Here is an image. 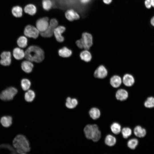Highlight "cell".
<instances>
[{"label":"cell","instance_id":"obj_13","mask_svg":"<svg viewBox=\"0 0 154 154\" xmlns=\"http://www.w3.org/2000/svg\"><path fill=\"white\" fill-rule=\"evenodd\" d=\"M133 130L134 135L138 138L144 137L146 136L147 133L145 129L139 125L135 126Z\"/></svg>","mask_w":154,"mask_h":154},{"label":"cell","instance_id":"obj_33","mask_svg":"<svg viewBox=\"0 0 154 154\" xmlns=\"http://www.w3.org/2000/svg\"><path fill=\"white\" fill-rule=\"evenodd\" d=\"M21 85L22 89L24 90H28L30 87L31 82L28 79L24 78L21 81Z\"/></svg>","mask_w":154,"mask_h":154},{"label":"cell","instance_id":"obj_38","mask_svg":"<svg viewBox=\"0 0 154 154\" xmlns=\"http://www.w3.org/2000/svg\"><path fill=\"white\" fill-rule=\"evenodd\" d=\"M112 0H103L104 2L106 4H109L112 1Z\"/></svg>","mask_w":154,"mask_h":154},{"label":"cell","instance_id":"obj_31","mask_svg":"<svg viewBox=\"0 0 154 154\" xmlns=\"http://www.w3.org/2000/svg\"><path fill=\"white\" fill-rule=\"evenodd\" d=\"M17 45L20 47L25 48L27 45V39L25 36H21L17 40Z\"/></svg>","mask_w":154,"mask_h":154},{"label":"cell","instance_id":"obj_19","mask_svg":"<svg viewBox=\"0 0 154 154\" xmlns=\"http://www.w3.org/2000/svg\"><path fill=\"white\" fill-rule=\"evenodd\" d=\"M33 67V64L31 62L27 60L23 61L21 64V67L22 70L27 73L31 72Z\"/></svg>","mask_w":154,"mask_h":154},{"label":"cell","instance_id":"obj_21","mask_svg":"<svg viewBox=\"0 0 154 154\" xmlns=\"http://www.w3.org/2000/svg\"><path fill=\"white\" fill-rule=\"evenodd\" d=\"M78 101L76 99L72 98L70 97H68L66 100L65 105L67 108L72 109L75 108L78 106Z\"/></svg>","mask_w":154,"mask_h":154},{"label":"cell","instance_id":"obj_28","mask_svg":"<svg viewBox=\"0 0 154 154\" xmlns=\"http://www.w3.org/2000/svg\"><path fill=\"white\" fill-rule=\"evenodd\" d=\"M35 96V92L32 90H29L25 94V100L28 102H31L34 99Z\"/></svg>","mask_w":154,"mask_h":154},{"label":"cell","instance_id":"obj_26","mask_svg":"<svg viewBox=\"0 0 154 154\" xmlns=\"http://www.w3.org/2000/svg\"><path fill=\"white\" fill-rule=\"evenodd\" d=\"M58 54L62 57L67 58L71 55L72 52L70 49L66 47H64L59 50Z\"/></svg>","mask_w":154,"mask_h":154},{"label":"cell","instance_id":"obj_23","mask_svg":"<svg viewBox=\"0 0 154 154\" xmlns=\"http://www.w3.org/2000/svg\"><path fill=\"white\" fill-rule=\"evenodd\" d=\"M13 55L15 59L20 60L25 56V52L23 50L19 48H15L13 50Z\"/></svg>","mask_w":154,"mask_h":154},{"label":"cell","instance_id":"obj_36","mask_svg":"<svg viewBox=\"0 0 154 154\" xmlns=\"http://www.w3.org/2000/svg\"><path fill=\"white\" fill-rule=\"evenodd\" d=\"M58 24V22L57 20L54 18L51 19L49 23V25L55 28Z\"/></svg>","mask_w":154,"mask_h":154},{"label":"cell","instance_id":"obj_4","mask_svg":"<svg viewBox=\"0 0 154 154\" xmlns=\"http://www.w3.org/2000/svg\"><path fill=\"white\" fill-rule=\"evenodd\" d=\"M77 46L80 49L89 50L93 45V38L90 33L85 32L82 33V37L76 42Z\"/></svg>","mask_w":154,"mask_h":154},{"label":"cell","instance_id":"obj_15","mask_svg":"<svg viewBox=\"0 0 154 154\" xmlns=\"http://www.w3.org/2000/svg\"><path fill=\"white\" fill-rule=\"evenodd\" d=\"M110 84L113 88H116L119 87L122 83V79L118 75H114L110 79Z\"/></svg>","mask_w":154,"mask_h":154},{"label":"cell","instance_id":"obj_17","mask_svg":"<svg viewBox=\"0 0 154 154\" xmlns=\"http://www.w3.org/2000/svg\"><path fill=\"white\" fill-rule=\"evenodd\" d=\"M65 16L66 19L70 21L78 19L80 17L78 14L72 9H68L66 12Z\"/></svg>","mask_w":154,"mask_h":154},{"label":"cell","instance_id":"obj_25","mask_svg":"<svg viewBox=\"0 0 154 154\" xmlns=\"http://www.w3.org/2000/svg\"><path fill=\"white\" fill-rule=\"evenodd\" d=\"M24 11L26 13L30 15H33L36 13L37 8L35 5L32 4H29L25 7Z\"/></svg>","mask_w":154,"mask_h":154},{"label":"cell","instance_id":"obj_24","mask_svg":"<svg viewBox=\"0 0 154 154\" xmlns=\"http://www.w3.org/2000/svg\"><path fill=\"white\" fill-rule=\"evenodd\" d=\"M120 134L123 138L127 139L132 135V130L128 127H123L122 128Z\"/></svg>","mask_w":154,"mask_h":154},{"label":"cell","instance_id":"obj_27","mask_svg":"<svg viewBox=\"0 0 154 154\" xmlns=\"http://www.w3.org/2000/svg\"><path fill=\"white\" fill-rule=\"evenodd\" d=\"M12 119L10 116H4L2 117L0 119V122L4 127H7L12 124Z\"/></svg>","mask_w":154,"mask_h":154},{"label":"cell","instance_id":"obj_6","mask_svg":"<svg viewBox=\"0 0 154 154\" xmlns=\"http://www.w3.org/2000/svg\"><path fill=\"white\" fill-rule=\"evenodd\" d=\"M39 32L37 28L33 25H28L25 27L24 33L27 37L35 39L38 37Z\"/></svg>","mask_w":154,"mask_h":154},{"label":"cell","instance_id":"obj_22","mask_svg":"<svg viewBox=\"0 0 154 154\" xmlns=\"http://www.w3.org/2000/svg\"><path fill=\"white\" fill-rule=\"evenodd\" d=\"M139 144V141L136 138H131L128 139L127 142V147L130 149L134 150L137 148Z\"/></svg>","mask_w":154,"mask_h":154},{"label":"cell","instance_id":"obj_18","mask_svg":"<svg viewBox=\"0 0 154 154\" xmlns=\"http://www.w3.org/2000/svg\"><path fill=\"white\" fill-rule=\"evenodd\" d=\"M122 127L121 125L118 122L115 121L110 125V129L112 134L116 135L120 134Z\"/></svg>","mask_w":154,"mask_h":154},{"label":"cell","instance_id":"obj_1","mask_svg":"<svg viewBox=\"0 0 154 154\" xmlns=\"http://www.w3.org/2000/svg\"><path fill=\"white\" fill-rule=\"evenodd\" d=\"M25 57L27 60L31 62L39 63L44 58V52L40 47L36 45H31L26 50Z\"/></svg>","mask_w":154,"mask_h":154},{"label":"cell","instance_id":"obj_14","mask_svg":"<svg viewBox=\"0 0 154 154\" xmlns=\"http://www.w3.org/2000/svg\"><path fill=\"white\" fill-rule=\"evenodd\" d=\"M104 142L107 146L112 147L114 146L117 143V139L116 136L112 134H108L105 137Z\"/></svg>","mask_w":154,"mask_h":154},{"label":"cell","instance_id":"obj_34","mask_svg":"<svg viewBox=\"0 0 154 154\" xmlns=\"http://www.w3.org/2000/svg\"><path fill=\"white\" fill-rule=\"evenodd\" d=\"M52 3L51 0H43L42 5L43 9L45 10L48 11L52 6Z\"/></svg>","mask_w":154,"mask_h":154},{"label":"cell","instance_id":"obj_30","mask_svg":"<svg viewBox=\"0 0 154 154\" xmlns=\"http://www.w3.org/2000/svg\"><path fill=\"white\" fill-rule=\"evenodd\" d=\"M55 28L49 25L48 27L45 31L40 33V35L44 37H50L53 34L54 30Z\"/></svg>","mask_w":154,"mask_h":154},{"label":"cell","instance_id":"obj_12","mask_svg":"<svg viewBox=\"0 0 154 154\" xmlns=\"http://www.w3.org/2000/svg\"><path fill=\"white\" fill-rule=\"evenodd\" d=\"M122 82L126 86L130 87L134 84L135 80L132 75L127 73L123 75L122 79Z\"/></svg>","mask_w":154,"mask_h":154},{"label":"cell","instance_id":"obj_9","mask_svg":"<svg viewBox=\"0 0 154 154\" xmlns=\"http://www.w3.org/2000/svg\"><path fill=\"white\" fill-rule=\"evenodd\" d=\"M66 28L63 26L56 27L54 29L53 34L56 40L61 42L64 40V38L62 34L65 31Z\"/></svg>","mask_w":154,"mask_h":154},{"label":"cell","instance_id":"obj_16","mask_svg":"<svg viewBox=\"0 0 154 154\" xmlns=\"http://www.w3.org/2000/svg\"><path fill=\"white\" fill-rule=\"evenodd\" d=\"M88 113L90 118L94 120L99 119L101 116V112L100 109L95 107L91 108Z\"/></svg>","mask_w":154,"mask_h":154},{"label":"cell","instance_id":"obj_5","mask_svg":"<svg viewBox=\"0 0 154 154\" xmlns=\"http://www.w3.org/2000/svg\"><path fill=\"white\" fill-rule=\"evenodd\" d=\"M18 92L15 88L10 87L3 91L0 94V99L4 101H9L13 100Z\"/></svg>","mask_w":154,"mask_h":154},{"label":"cell","instance_id":"obj_11","mask_svg":"<svg viewBox=\"0 0 154 154\" xmlns=\"http://www.w3.org/2000/svg\"><path fill=\"white\" fill-rule=\"evenodd\" d=\"M0 64L4 66H9L11 64V54L9 51H3L1 54Z\"/></svg>","mask_w":154,"mask_h":154},{"label":"cell","instance_id":"obj_7","mask_svg":"<svg viewBox=\"0 0 154 154\" xmlns=\"http://www.w3.org/2000/svg\"><path fill=\"white\" fill-rule=\"evenodd\" d=\"M108 71L103 65L99 66L95 70L94 76L96 78L102 79L106 77L108 75Z\"/></svg>","mask_w":154,"mask_h":154},{"label":"cell","instance_id":"obj_39","mask_svg":"<svg viewBox=\"0 0 154 154\" xmlns=\"http://www.w3.org/2000/svg\"><path fill=\"white\" fill-rule=\"evenodd\" d=\"M90 0H80L81 2L83 4H86L88 3Z\"/></svg>","mask_w":154,"mask_h":154},{"label":"cell","instance_id":"obj_3","mask_svg":"<svg viewBox=\"0 0 154 154\" xmlns=\"http://www.w3.org/2000/svg\"><path fill=\"white\" fill-rule=\"evenodd\" d=\"M13 143L19 153L25 154L30 151L29 142L26 137L23 135H17L14 139Z\"/></svg>","mask_w":154,"mask_h":154},{"label":"cell","instance_id":"obj_2","mask_svg":"<svg viewBox=\"0 0 154 154\" xmlns=\"http://www.w3.org/2000/svg\"><path fill=\"white\" fill-rule=\"evenodd\" d=\"M83 131L86 139L96 142L101 139V131L98 125L95 123L88 124L84 127Z\"/></svg>","mask_w":154,"mask_h":154},{"label":"cell","instance_id":"obj_20","mask_svg":"<svg viewBox=\"0 0 154 154\" xmlns=\"http://www.w3.org/2000/svg\"><path fill=\"white\" fill-rule=\"evenodd\" d=\"M81 59L86 62H89L92 60V56L91 52L88 50L82 51L80 54Z\"/></svg>","mask_w":154,"mask_h":154},{"label":"cell","instance_id":"obj_37","mask_svg":"<svg viewBox=\"0 0 154 154\" xmlns=\"http://www.w3.org/2000/svg\"><path fill=\"white\" fill-rule=\"evenodd\" d=\"M150 23L151 25L154 27V15L151 18Z\"/></svg>","mask_w":154,"mask_h":154},{"label":"cell","instance_id":"obj_35","mask_svg":"<svg viewBox=\"0 0 154 154\" xmlns=\"http://www.w3.org/2000/svg\"><path fill=\"white\" fill-rule=\"evenodd\" d=\"M144 4L147 9H150L152 7L154 8V0H145Z\"/></svg>","mask_w":154,"mask_h":154},{"label":"cell","instance_id":"obj_8","mask_svg":"<svg viewBox=\"0 0 154 154\" xmlns=\"http://www.w3.org/2000/svg\"><path fill=\"white\" fill-rule=\"evenodd\" d=\"M49 25L48 19L46 17L39 19L36 22V28L41 33L45 31Z\"/></svg>","mask_w":154,"mask_h":154},{"label":"cell","instance_id":"obj_29","mask_svg":"<svg viewBox=\"0 0 154 154\" xmlns=\"http://www.w3.org/2000/svg\"><path fill=\"white\" fill-rule=\"evenodd\" d=\"M13 15L16 17H21L23 15V9L19 6L14 7L12 9Z\"/></svg>","mask_w":154,"mask_h":154},{"label":"cell","instance_id":"obj_10","mask_svg":"<svg viewBox=\"0 0 154 154\" xmlns=\"http://www.w3.org/2000/svg\"><path fill=\"white\" fill-rule=\"evenodd\" d=\"M115 96L117 100L123 102L126 100L128 99L129 93L126 90L123 88H120L115 92Z\"/></svg>","mask_w":154,"mask_h":154},{"label":"cell","instance_id":"obj_32","mask_svg":"<svg viewBox=\"0 0 154 154\" xmlns=\"http://www.w3.org/2000/svg\"><path fill=\"white\" fill-rule=\"evenodd\" d=\"M144 106L147 108L154 107V97L150 96L148 97L144 103Z\"/></svg>","mask_w":154,"mask_h":154}]
</instances>
